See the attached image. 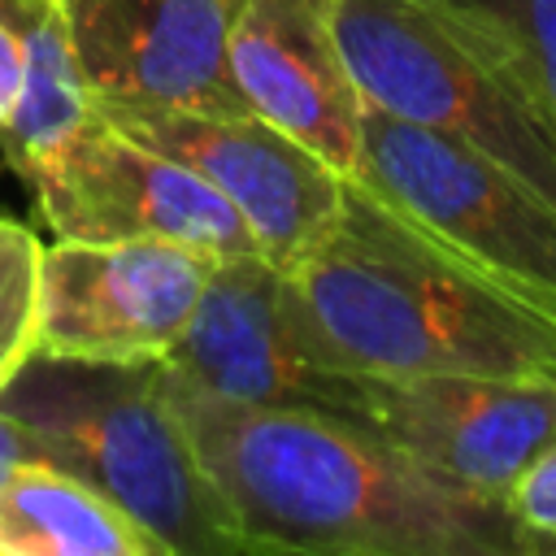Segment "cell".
Returning a JSON list of instances; mask_svg holds the SVG:
<instances>
[{"mask_svg": "<svg viewBox=\"0 0 556 556\" xmlns=\"http://www.w3.org/2000/svg\"><path fill=\"white\" fill-rule=\"evenodd\" d=\"M169 387L243 552L534 556L504 500L430 473L348 417L230 404L174 374Z\"/></svg>", "mask_w": 556, "mask_h": 556, "instance_id": "1", "label": "cell"}, {"mask_svg": "<svg viewBox=\"0 0 556 556\" xmlns=\"http://www.w3.org/2000/svg\"><path fill=\"white\" fill-rule=\"evenodd\" d=\"M326 352L356 374H556V317L404 222L348 178L321 243L287 269Z\"/></svg>", "mask_w": 556, "mask_h": 556, "instance_id": "2", "label": "cell"}, {"mask_svg": "<svg viewBox=\"0 0 556 556\" xmlns=\"http://www.w3.org/2000/svg\"><path fill=\"white\" fill-rule=\"evenodd\" d=\"M13 413L43 456L109 495L165 556H235L243 539L204 473L165 356L78 361L30 352L4 382Z\"/></svg>", "mask_w": 556, "mask_h": 556, "instance_id": "3", "label": "cell"}, {"mask_svg": "<svg viewBox=\"0 0 556 556\" xmlns=\"http://www.w3.org/2000/svg\"><path fill=\"white\" fill-rule=\"evenodd\" d=\"M334 35L369 109L469 143L556 204V130L430 0H334Z\"/></svg>", "mask_w": 556, "mask_h": 556, "instance_id": "4", "label": "cell"}, {"mask_svg": "<svg viewBox=\"0 0 556 556\" xmlns=\"http://www.w3.org/2000/svg\"><path fill=\"white\" fill-rule=\"evenodd\" d=\"M439 248L556 317V204L469 143L361 109L352 174Z\"/></svg>", "mask_w": 556, "mask_h": 556, "instance_id": "5", "label": "cell"}, {"mask_svg": "<svg viewBox=\"0 0 556 556\" xmlns=\"http://www.w3.org/2000/svg\"><path fill=\"white\" fill-rule=\"evenodd\" d=\"M165 365L178 382L230 404L308 408L348 421L361 408L365 374L326 352L291 274L261 252L213 261Z\"/></svg>", "mask_w": 556, "mask_h": 556, "instance_id": "6", "label": "cell"}, {"mask_svg": "<svg viewBox=\"0 0 556 556\" xmlns=\"http://www.w3.org/2000/svg\"><path fill=\"white\" fill-rule=\"evenodd\" d=\"M26 191L56 239H152L208 261L261 252L217 187L191 165L130 139L100 109L35 169Z\"/></svg>", "mask_w": 556, "mask_h": 556, "instance_id": "7", "label": "cell"}, {"mask_svg": "<svg viewBox=\"0 0 556 556\" xmlns=\"http://www.w3.org/2000/svg\"><path fill=\"white\" fill-rule=\"evenodd\" d=\"M130 139L191 165L248 222L265 261L295 269L343 208L348 178L308 143L252 109H161L96 104Z\"/></svg>", "mask_w": 556, "mask_h": 556, "instance_id": "8", "label": "cell"}, {"mask_svg": "<svg viewBox=\"0 0 556 556\" xmlns=\"http://www.w3.org/2000/svg\"><path fill=\"white\" fill-rule=\"evenodd\" d=\"M208 269V256L152 239L43 243L35 352L78 361L165 356L187 330Z\"/></svg>", "mask_w": 556, "mask_h": 556, "instance_id": "9", "label": "cell"}, {"mask_svg": "<svg viewBox=\"0 0 556 556\" xmlns=\"http://www.w3.org/2000/svg\"><path fill=\"white\" fill-rule=\"evenodd\" d=\"M352 421L430 473L504 500L521 469L556 439V374H365Z\"/></svg>", "mask_w": 556, "mask_h": 556, "instance_id": "10", "label": "cell"}, {"mask_svg": "<svg viewBox=\"0 0 556 556\" xmlns=\"http://www.w3.org/2000/svg\"><path fill=\"white\" fill-rule=\"evenodd\" d=\"M96 104L248 109L230 78L239 0H56Z\"/></svg>", "mask_w": 556, "mask_h": 556, "instance_id": "11", "label": "cell"}, {"mask_svg": "<svg viewBox=\"0 0 556 556\" xmlns=\"http://www.w3.org/2000/svg\"><path fill=\"white\" fill-rule=\"evenodd\" d=\"M226 56L252 113L308 143L343 178L356 174L365 100L334 35V0H239Z\"/></svg>", "mask_w": 556, "mask_h": 556, "instance_id": "12", "label": "cell"}, {"mask_svg": "<svg viewBox=\"0 0 556 556\" xmlns=\"http://www.w3.org/2000/svg\"><path fill=\"white\" fill-rule=\"evenodd\" d=\"M0 556H165L109 495L56 460H30L0 486Z\"/></svg>", "mask_w": 556, "mask_h": 556, "instance_id": "13", "label": "cell"}, {"mask_svg": "<svg viewBox=\"0 0 556 556\" xmlns=\"http://www.w3.org/2000/svg\"><path fill=\"white\" fill-rule=\"evenodd\" d=\"M22 96L0 126V152L4 165L30 187L35 169L91 117L96 100L78 74V61L70 52L61 4H52L30 30H22Z\"/></svg>", "mask_w": 556, "mask_h": 556, "instance_id": "14", "label": "cell"}, {"mask_svg": "<svg viewBox=\"0 0 556 556\" xmlns=\"http://www.w3.org/2000/svg\"><path fill=\"white\" fill-rule=\"evenodd\" d=\"M556 130V0H430Z\"/></svg>", "mask_w": 556, "mask_h": 556, "instance_id": "15", "label": "cell"}, {"mask_svg": "<svg viewBox=\"0 0 556 556\" xmlns=\"http://www.w3.org/2000/svg\"><path fill=\"white\" fill-rule=\"evenodd\" d=\"M39 256L43 243L35 239V230L0 217V391L35 352Z\"/></svg>", "mask_w": 556, "mask_h": 556, "instance_id": "16", "label": "cell"}, {"mask_svg": "<svg viewBox=\"0 0 556 556\" xmlns=\"http://www.w3.org/2000/svg\"><path fill=\"white\" fill-rule=\"evenodd\" d=\"M517 530L530 539L534 556H556V439L521 469L504 495Z\"/></svg>", "mask_w": 556, "mask_h": 556, "instance_id": "17", "label": "cell"}, {"mask_svg": "<svg viewBox=\"0 0 556 556\" xmlns=\"http://www.w3.org/2000/svg\"><path fill=\"white\" fill-rule=\"evenodd\" d=\"M30 460H43V443H39L13 413L0 408V486H4L22 465H30Z\"/></svg>", "mask_w": 556, "mask_h": 556, "instance_id": "18", "label": "cell"}, {"mask_svg": "<svg viewBox=\"0 0 556 556\" xmlns=\"http://www.w3.org/2000/svg\"><path fill=\"white\" fill-rule=\"evenodd\" d=\"M22 70H26V52H22V35L0 17V126L9 122L17 96H22Z\"/></svg>", "mask_w": 556, "mask_h": 556, "instance_id": "19", "label": "cell"}]
</instances>
